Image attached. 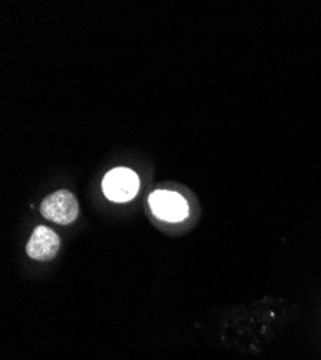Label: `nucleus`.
Wrapping results in <instances>:
<instances>
[{"mask_svg":"<svg viewBox=\"0 0 321 360\" xmlns=\"http://www.w3.org/2000/svg\"><path fill=\"white\" fill-rule=\"evenodd\" d=\"M41 214L55 224L68 225L78 218L79 205L70 191H58L42 200Z\"/></svg>","mask_w":321,"mask_h":360,"instance_id":"2","label":"nucleus"},{"mask_svg":"<svg viewBox=\"0 0 321 360\" xmlns=\"http://www.w3.org/2000/svg\"><path fill=\"white\" fill-rule=\"evenodd\" d=\"M58 251H60V238H58V235L44 225L37 226L31 238H29L26 254L35 261H49L55 258Z\"/></svg>","mask_w":321,"mask_h":360,"instance_id":"4","label":"nucleus"},{"mask_svg":"<svg viewBox=\"0 0 321 360\" xmlns=\"http://www.w3.org/2000/svg\"><path fill=\"white\" fill-rule=\"evenodd\" d=\"M152 212L164 222H182L189 215V205L178 192L155 191L149 196Z\"/></svg>","mask_w":321,"mask_h":360,"instance_id":"3","label":"nucleus"},{"mask_svg":"<svg viewBox=\"0 0 321 360\" xmlns=\"http://www.w3.org/2000/svg\"><path fill=\"white\" fill-rule=\"evenodd\" d=\"M138 186V176L127 167H115L110 170L103 179L104 195L117 203L131 200L137 195Z\"/></svg>","mask_w":321,"mask_h":360,"instance_id":"1","label":"nucleus"}]
</instances>
